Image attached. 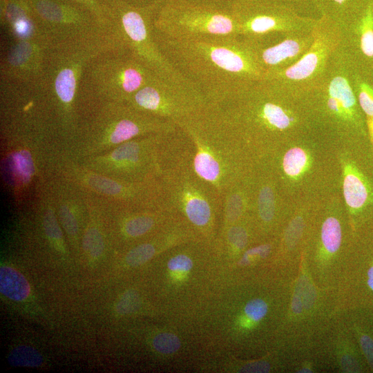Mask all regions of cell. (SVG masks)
<instances>
[{
  "label": "cell",
  "mask_w": 373,
  "mask_h": 373,
  "mask_svg": "<svg viewBox=\"0 0 373 373\" xmlns=\"http://www.w3.org/2000/svg\"><path fill=\"white\" fill-rule=\"evenodd\" d=\"M154 38L173 68L209 102L265 77L253 43L240 35L174 39L154 32Z\"/></svg>",
  "instance_id": "obj_1"
},
{
  "label": "cell",
  "mask_w": 373,
  "mask_h": 373,
  "mask_svg": "<svg viewBox=\"0 0 373 373\" xmlns=\"http://www.w3.org/2000/svg\"><path fill=\"white\" fill-rule=\"evenodd\" d=\"M178 125L187 132L193 142L194 171L221 195L231 184L244 178L246 144L207 106Z\"/></svg>",
  "instance_id": "obj_2"
},
{
  "label": "cell",
  "mask_w": 373,
  "mask_h": 373,
  "mask_svg": "<svg viewBox=\"0 0 373 373\" xmlns=\"http://www.w3.org/2000/svg\"><path fill=\"white\" fill-rule=\"evenodd\" d=\"M153 28L156 34L174 39L239 35L229 8L191 0H160Z\"/></svg>",
  "instance_id": "obj_3"
},
{
  "label": "cell",
  "mask_w": 373,
  "mask_h": 373,
  "mask_svg": "<svg viewBox=\"0 0 373 373\" xmlns=\"http://www.w3.org/2000/svg\"><path fill=\"white\" fill-rule=\"evenodd\" d=\"M160 179L166 204L200 233L211 235L222 209L218 190L191 166L164 172Z\"/></svg>",
  "instance_id": "obj_4"
},
{
  "label": "cell",
  "mask_w": 373,
  "mask_h": 373,
  "mask_svg": "<svg viewBox=\"0 0 373 373\" xmlns=\"http://www.w3.org/2000/svg\"><path fill=\"white\" fill-rule=\"evenodd\" d=\"M106 23L118 44L154 70L177 71L160 50L154 38L157 3L137 6L124 0H103Z\"/></svg>",
  "instance_id": "obj_5"
},
{
  "label": "cell",
  "mask_w": 373,
  "mask_h": 373,
  "mask_svg": "<svg viewBox=\"0 0 373 373\" xmlns=\"http://www.w3.org/2000/svg\"><path fill=\"white\" fill-rule=\"evenodd\" d=\"M209 101L178 71L160 73L127 102L133 108L178 124L203 111Z\"/></svg>",
  "instance_id": "obj_6"
},
{
  "label": "cell",
  "mask_w": 373,
  "mask_h": 373,
  "mask_svg": "<svg viewBox=\"0 0 373 373\" xmlns=\"http://www.w3.org/2000/svg\"><path fill=\"white\" fill-rule=\"evenodd\" d=\"M88 72L87 86L108 97V103H127L157 75L166 73L154 70L128 51L119 48L108 50V59H97Z\"/></svg>",
  "instance_id": "obj_7"
},
{
  "label": "cell",
  "mask_w": 373,
  "mask_h": 373,
  "mask_svg": "<svg viewBox=\"0 0 373 373\" xmlns=\"http://www.w3.org/2000/svg\"><path fill=\"white\" fill-rule=\"evenodd\" d=\"M166 131L147 134L120 144L108 155L99 157L97 164L108 166V172L119 180L143 181L160 178V144Z\"/></svg>",
  "instance_id": "obj_8"
},
{
  "label": "cell",
  "mask_w": 373,
  "mask_h": 373,
  "mask_svg": "<svg viewBox=\"0 0 373 373\" xmlns=\"http://www.w3.org/2000/svg\"><path fill=\"white\" fill-rule=\"evenodd\" d=\"M95 133L97 148L114 149L135 137L171 130L178 124L145 112L127 103L109 102ZM97 148L95 149H97Z\"/></svg>",
  "instance_id": "obj_9"
},
{
  "label": "cell",
  "mask_w": 373,
  "mask_h": 373,
  "mask_svg": "<svg viewBox=\"0 0 373 373\" xmlns=\"http://www.w3.org/2000/svg\"><path fill=\"white\" fill-rule=\"evenodd\" d=\"M314 40L308 50L295 64L266 74L267 79L278 86L285 83L302 84L314 79L320 74L336 44L334 32L327 30H313Z\"/></svg>",
  "instance_id": "obj_10"
},
{
  "label": "cell",
  "mask_w": 373,
  "mask_h": 373,
  "mask_svg": "<svg viewBox=\"0 0 373 373\" xmlns=\"http://www.w3.org/2000/svg\"><path fill=\"white\" fill-rule=\"evenodd\" d=\"M313 40L312 30L310 32L293 34L278 43L251 42L260 65L267 74L285 69L295 64L308 50Z\"/></svg>",
  "instance_id": "obj_11"
},
{
  "label": "cell",
  "mask_w": 373,
  "mask_h": 373,
  "mask_svg": "<svg viewBox=\"0 0 373 373\" xmlns=\"http://www.w3.org/2000/svg\"><path fill=\"white\" fill-rule=\"evenodd\" d=\"M323 84L329 111L344 119H352L356 113V104L347 77L338 71L331 75Z\"/></svg>",
  "instance_id": "obj_12"
},
{
  "label": "cell",
  "mask_w": 373,
  "mask_h": 373,
  "mask_svg": "<svg viewBox=\"0 0 373 373\" xmlns=\"http://www.w3.org/2000/svg\"><path fill=\"white\" fill-rule=\"evenodd\" d=\"M245 186L242 178L228 187L222 195L224 233L229 227L237 223L248 209L250 197Z\"/></svg>",
  "instance_id": "obj_13"
},
{
  "label": "cell",
  "mask_w": 373,
  "mask_h": 373,
  "mask_svg": "<svg viewBox=\"0 0 373 373\" xmlns=\"http://www.w3.org/2000/svg\"><path fill=\"white\" fill-rule=\"evenodd\" d=\"M343 187L345 200L353 211L363 208L368 202L370 193L368 183L354 166H345Z\"/></svg>",
  "instance_id": "obj_14"
},
{
  "label": "cell",
  "mask_w": 373,
  "mask_h": 373,
  "mask_svg": "<svg viewBox=\"0 0 373 373\" xmlns=\"http://www.w3.org/2000/svg\"><path fill=\"white\" fill-rule=\"evenodd\" d=\"M0 290L2 294L10 300L23 301L29 296L30 286L21 272L9 266H1Z\"/></svg>",
  "instance_id": "obj_15"
},
{
  "label": "cell",
  "mask_w": 373,
  "mask_h": 373,
  "mask_svg": "<svg viewBox=\"0 0 373 373\" xmlns=\"http://www.w3.org/2000/svg\"><path fill=\"white\" fill-rule=\"evenodd\" d=\"M256 211L258 218L265 224L270 223L276 213V196L271 184L262 182L256 194Z\"/></svg>",
  "instance_id": "obj_16"
},
{
  "label": "cell",
  "mask_w": 373,
  "mask_h": 373,
  "mask_svg": "<svg viewBox=\"0 0 373 373\" xmlns=\"http://www.w3.org/2000/svg\"><path fill=\"white\" fill-rule=\"evenodd\" d=\"M321 243L326 254H334L340 248L342 231L340 222L334 217L327 218L321 228Z\"/></svg>",
  "instance_id": "obj_17"
},
{
  "label": "cell",
  "mask_w": 373,
  "mask_h": 373,
  "mask_svg": "<svg viewBox=\"0 0 373 373\" xmlns=\"http://www.w3.org/2000/svg\"><path fill=\"white\" fill-rule=\"evenodd\" d=\"M9 364L15 367L40 366L44 358L37 350L28 345H19L15 347L8 356Z\"/></svg>",
  "instance_id": "obj_18"
},
{
  "label": "cell",
  "mask_w": 373,
  "mask_h": 373,
  "mask_svg": "<svg viewBox=\"0 0 373 373\" xmlns=\"http://www.w3.org/2000/svg\"><path fill=\"white\" fill-rule=\"evenodd\" d=\"M309 157L301 148L294 147L289 149L284 155L283 168L289 176L298 177L307 168Z\"/></svg>",
  "instance_id": "obj_19"
},
{
  "label": "cell",
  "mask_w": 373,
  "mask_h": 373,
  "mask_svg": "<svg viewBox=\"0 0 373 373\" xmlns=\"http://www.w3.org/2000/svg\"><path fill=\"white\" fill-rule=\"evenodd\" d=\"M360 47L367 57H373V11L370 6L360 24Z\"/></svg>",
  "instance_id": "obj_20"
},
{
  "label": "cell",
  "mask_w": 373,
  "mask_h": 373,
  "mask_svg": "<svg viewBox=\"0 0 373 373\" xmlns=\"http://www.w3.org/2000/svg\"><path fill=\"white\" fill-rule=\"evenodd\" d=\"M157 247L155 242L138 245L127 253L125 261L131 267L142 265L154 256Z\"/></svg>",
  "instance_id": "obj_21"
},
{
  "label": "cell",
  "mask_w": 373,
  "mask_h": 373,
  "mask_svg": "<svg viewBox=\"0 0 373 373\" xmlns=\"http://www.w3.org/2000/svg\"><path fill=\"white\" fill-rule=\"evenodd\" d=\"M83 249L93 259L98 258L102 254L104 242L98 229L93 227L86 231L83 238Z\"/></svg>",
  "instance_id": "obj_22"
},
{
  "label": "cell",
  "mask_w": 373,
  "mask_h": 373,
  "mask_svg": "<svg viewBox=\"0 0 373 373\" xmlns=\"http://www.w3.org/2000/svg\"><path fill=\"white\" fill-rule=\"evenodd\" d=\"M224 233L229 247L233 251L243 249L248 242L247 229L238 222L229 227Z\"/></svg>",
  "instance_id": "obj_23"
},
{
  "label": "cell",
  "mask_w": 373,
  "mask_h": 373,
  "mask_svg": "<svg viewBox=\"0 0 373 373\" xmlns=\"http://www.w3.org/2000/svg\"><path fill=\"white\" fill-rule=\"evenodd\" d=\"M154 349L164 354L176 352L181 347L179 338L170 332H162L157 334L152 341Z\"/></svg>",
  "instance_id": "obj_24"
},
{
  "label": "cell",
  "mask_w": 373,
  "mask_h": 373,
  "mask_svg": "<svg viewBox=\"0 0 373 373\" xmlns=\"http://www.w3.org/2000/svg\"><path fill=\"white\" fill-rule=\"evenodd\" d=\"M90 12L101 24H105L106 18L103 0H63Z\"/></svg>",
  "instance_id": "obj_25"
},
{
  "label": "cell",
  "mask_w": 373,
  "mask_h": 373,
  "mask_svg": "<svg viewBox=\"0 0 373 373\" xmlns=\"http://www.w3.org/2000/svg\"><path fill=\"white\" fill-rule=\"evenodd\" d=\"M140 305V297L135 290H128L124 293L116 304V312L121 314H128L135 311Z\"/></svg>",
  "instance_id": "obj_26"
},
{
  "label": "cell",
  "mask_w": 373,
  "mask_h": 373,
  "mask_svg": "<svg viewBox=\"0 0 373 373\" xmlns=\"http://www.w3.org/2000/svg\"><path fill=\"white\" fill-rule=\"evenodd\" d=\"M244 312L247 317L254 321H261L267 314L268 305L261 298L250 300L245 306Z\"/></svg>",
  "instance_id": "obj_27"
},
{
  "label": "cell",
  "mask_w": 373,
  "mask_h": 373,
  "mask_svg": "<svg viewBox=\"0 0 373 373\" xmlns=\"http://www.w3.org/2000/svg\"><path fill=\"white\" fill-rule=\"evenodd\" d=\"M358 102L367 116H373V87L366 82L358 84Z\"/></svg>",
  "instance_id": "obj_28"
},
{
  "label": "cell",
  "mask_w": 373,
  "mask_h": 373,
  "mask_svg": "<svg viewBox=\"0 0 373 373\" xmlns=\"http://www.w3.org/2000/svg\"><path fill=\"white\" fill-rule=\"evenodd\" d=\"M193 265L192 259L186 254H179L169 259L167 266L173 271H189Z\"/></svg>",
  "instance_id": "obj_29"
},
{
  "label": "cell",
  "mask_w": 373,
  "mask_h": 373,
  "mask_svg": "<svg viewBox=\"0 0 373 373\" xmlns=\"http://www.w3.org/2000/svg\"><path fill=\"white\" fill-rule=\"evenodd\" d=\"M44 229L48 238L53 242H59L62 240V233L52 212H48L44 220Z\"/></svg>",
  "instance_id": "obj_30"
},
{
  "label": "cell",
  "mask_w": 373,
  "mask_h": 373,
  "mask_svg": "<svg viewBox=\"0 0 373 373\" xmlns=\"http://www.w3.org/2000/svg\"><path fill=\"white\" fill-rule=\"evenodd\" d=\"M59 216L66 232L71 236L75 235L78 230L77 223L69 208L64 205L61 206L59 210Z\"/></svg>",
  "instance_id": "obj_31"
},
{
  "label": "cell",
  "mask_w": 373,
  "mask_h": 373,
  "mask_svg": "<svg viewBox=\"0 0 373 373\" xmlns=\"http://www.w3.org/2000/svg\"><path fill=\"white\" fill-rule=\"evenodd\" d=\"M28 153L21 152L15 156V162L17 172L20 173L23 177H30L32 171V163Z\"/></svg>",
  "instance_id": "obj_32"
},
{
  "label": "cell",
  "mask_w": 373,
  "mask_h": 373,
  "mask_svg": "<svg viewBox=\"0 0 373 373\" xmlns=\"http://www.w3.org/2000/svg\"><path fill=\"white\" fill-rule=\"evenodd\" d=\"M360 341L363 350L373 367V340L365 334L361 336Z\"/></svg>",
  "instance_id": "obj_33"
},
{
  "label": "cell",
  "mask_w": 373,
  "mask_h": 373,
  "mask_svg": "<svg viewBox=\"0 0 373 373\" xmlns=\"http://www.w3.org/2000/svg\"><path fill=\"white\" fill-rule=\"evenodd\" d=\"M269 367L265 363H256L245 365L240 369L242 372H267Z\"/></svg>",
  "instance_id": "obj_34"
},
{
  "label": "cell",
  "mask_w": 373,
  "mask_h": 373,
  "mask_svg": "<svg viewBox=\"0 0 373 373\" xmlns=\"http://www.w3.org/2000/svg\"><path fill=\"white\" fill-rule=\"evenodd\" d=\"M137 6H149L157 3L160 0H124Z\"/></svg>",
  "instance_id": "obj_35"
},
{
  "label": "cell",
  "mask_w": 373,
  "mask_h": 373,
  "mask_svg": "<svg viewBox=\"0 0 373 373\" xmlns=\"http://www.w3.org/2000/svg\"><path fill=\"white\" fill-rule=\"evenodd\" d=\"M292 309L294 313L299 314L303 309V303L298 296H294L292 301Z\"/></svg>",
  "instance_id": "obj_36"
},
{
  "label": "cell",
  "mask_w": 373,
  "mask_h": 373,
  "mask_svg": "<svg viewBox=\"0 0 373 373\" xmlns=\"http://www.w3.org/2000/svg\"><path fill=\"white\" fill-rule=\"evenodd\" d=\"M191 1L229 8L226 5L224 0H191Z\"/></svg>",
  "instance_id": "obj_37"
},
{
  "label": "cell",
  "mask_w": 373,
  "mask_h": 373,
  "mask_svg": "<svg viewBox=\"0 0 373 373\" xmlns=\"http://www.w3.org/2000/svg\"><path fill=\"white\" fill-rule=\"evenodd\" d=\"M367 127L370 136L371 142L373 144V116H367Z\"/></svg>",
  "instance_id": "obj_38"
},
{
  "label": "cell",
  "mask_w": 373,
  "mask_h": 373,
  "mask_svg": "<svg viewBox=\"0 0 373 373\" xmlns=\"http://www.w3.org/2000/svg\"><path fill=\"white\" fill-rule=\"evenodd\" d=\"M367 284L369 287L373 291V266L367 271Z\"/></svg>",
  "instance_id": "obj_39"
},
{
  "label": "cell",
  "mask_w": 373,
  "mask_h": 373,
  "mask_svg": "<svg viewBox=\"0 0 373 373\" xmlns=\"http://www.w3.org/2000/svg\"><path fill=\"white\" fill-rule=\"evenodd\" d=\"M335 2L341 4L345 1V0H334Z\"/></svg>",
  "instance_id": "obj_40"
}]
</instances>
